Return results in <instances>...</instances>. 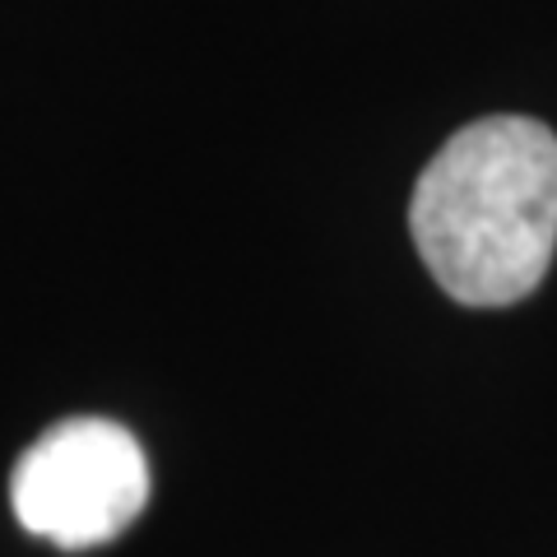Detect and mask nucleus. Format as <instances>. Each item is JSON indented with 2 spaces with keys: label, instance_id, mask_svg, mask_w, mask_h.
Here are the masks:
<instances>
[{
  "label": "nucleus",
  "instance_id": "nucleus-2",
  "mask_svg": "<svg viewBox=\"0 0 557 557\" xmlns=\"http://www.w3.org/2000/svg\"><path fill=\"white\" fill-rule=\"evenodd\" d=\"M149 502V460L112 418H65L33 442L10 479V507L57 548H98Z\"/></svg>",
  "mask_w": 557,
  "mask_h": 557
},
{
  "label": "nucleus",
  "instance_id": "nucleus-1",
  "mask_svg": "<svg viewBox=\"0 0 557 557\" xmlns=\"http://www.w3.org/2000/svg\"><path fill=\"white\" fill-rule=\"evenodd\" d=\"M409 233L456 302L530 298L557 247V135L534 116H483L456 131L413 186Z\"/></svg>",
  "mask_w": 557,
  "mask_h": 557
}]
</instances>
